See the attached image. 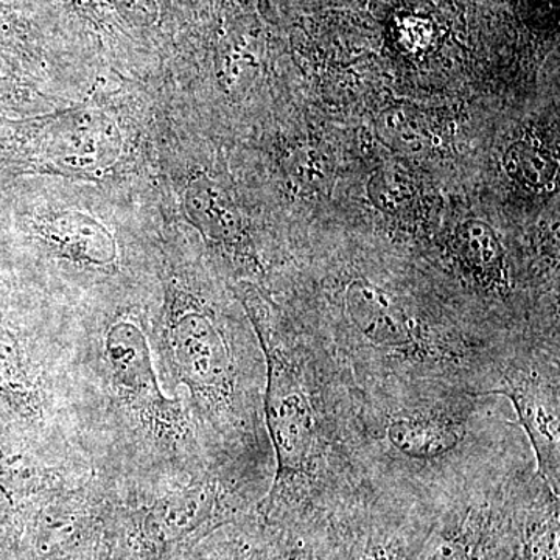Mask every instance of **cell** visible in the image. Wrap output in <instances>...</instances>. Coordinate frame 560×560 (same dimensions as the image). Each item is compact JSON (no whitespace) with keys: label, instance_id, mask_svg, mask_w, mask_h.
Returning a JSON list of instances; mask_svg holds the SVG:
<instances>
[{"label":"cell","instance_id":"obj_1","mask_svg":"<svg viewBox=\"0 0 560 560\" xmlns=\"http://www.w3.org/2000/svg\"><path fill=\"white\" fill-rule=\"evenodd\" d=\"M267 360L265 419L275 447L278 471L267 499L261 501L260 522L270 521L289 497L291 485L311 466L316 422L301 383L283 353L275 348L267 329L254 319Z\"/></svg>","mask_w":560,"mask_h":560},{"label":"cell","instance_id":"obj_2","mask_svg":"<svg viewBox=\"0 0 560 560\" xmlns=\"http://www.w3.org/2000/svg\"><path fill=\"white\" fill-rule=\"evenodd\" d=\"M105 370L117 399L158 440L180 442L189 433L180 400L162 393L149 338L131 320H117L105 337Z\"/></svg>","mask_w":560,"mask_h":560},{"label":"cell","instance_id":"obj_3","mask_svg":"<svg viewBox=\"0 0 560 560\" xmlns=\"http://www.w3.org/2000/svg\"><path fill=\"white\" fill-rule=\"evenodd\" d=\"M164 355L178 383L202 410L223 404L234 386V360L226 338L210 316L175 307L164 331Z\"/></svg>","mask_w":560,"mask_h":560},{"label":"cell","instance_id":"obj_4","mask_svg":"<svg viewBox=\"0 0 560 560\" xmlns=\"http://www.w3.org/2000/svg\"><path fill=\"white\" fill-rule=\"evenodd\" d=\"M510 397L536 452L539 471L552 495H559V411L550 393L528 381L508 382L493 390Z\"/></svg>","mask_w":560,"mask_h":560},{"label":"cell","instance_id":"obj_5","mask_svg":"<svg viewBox=\"0 0 560 560\" xmlns=\"http://www.w3.org/2000/svg\"><path fill=\"white\" fill-rule=\"evenodd\" d=\"M346 307L357 329L375 345L401 348L412 340L411 320L404 307L366 280L352 282Z\"/></svg>","mask_w":560,"mask_h":560},{"label":"cell","instance_id":"obj_6","mask_svg":"<svg viewBox=\"0 0 560 560\" xmlns=\"http://www.w3.org/2000/svg\"><path fill=\"white\" fill-rule=\"evenodd\" d=\"M390 444L415 459H431L453 451L463 440V429L451 420L399 419L388 427Z\"/></svg>","mask_w":560,"mask_h":560},{"label":"cell","instance_id":"obj_7","mask_svg":"<svg viewBox=\"0 0 560 560\" xmlns=\"http://www.w3.org/2000/svg\"><path fill=\"white\" fill-rule=\"evenodd\" d=\"M455 250L467 270L485 285L503 283L504 253L495 232L478 220H467L455 231Z\"/></svg>","mask_w":560,"mask_h":560},{"label":"cell","instance_id":"obj_8","mask_svg":"<svg viewBox=\"0 0 560 560\" xmlns=\"http://www.w3.org/2000/svg\"><path fill=\"white\" fill-rule=\"evenodd\" d=\"M54 238L73 259L94 265H108L116 259L113 238L92 221H62L61 226L54 231Z\"/></svg>","mask_w":560,"mask_h":560},{"label":"cell","instance_id":"obj_9","mask_svg":"<svg viewBox=\"0 0 560 560\" xmlns=\"http://www.w3.org/2000/svg\"><path fill=\"white\" fill-rule=\"evenodd\" d=\"M0 390L16 404L31 408L38 397L31 364L16 338L0 327Z\"/></svg>","mask_w":560,"mask_h":560},{"label":"cell","instance_id":"obj_10","mask_svg":"<svg viewBox=\"0 0 560 560\" xmlns=\"http://www.w3.org/2000/svg\"><path fill=\"white\" fill-rule=\"evenodd\" d=\"M503 164L512 178L530 189H545L555 180L556 164L550 154L526 140L506 151Z\"/></svg>","mask_w":560,"mask_h":560},{"label":"cell","instance_id":"obj_11","mask_svg":"<svg viewBox=\"0 0 560 560\" xmlns=\"http://www.w3.org/2000/svg\"><path fill=\"white\" fill-rule=\"evenodd\" d=\"M261 526V525H260ZM241 560H318L312 547L300 537L261 526L250 534L248 548Z\"/></svg>","mask_w":560,"mask_h":560},{"label":"cell","instance_id":"obj_12","mask_svg":"<svg viewBox=\"0 0 560 560\" xmlns=\"http://www.w3.org/2000/svg\"><path fill=\"white\" fill-rule=\"evenodd\" d=\"M201 220L205 230L213 238L230 241L238 232V221L235 213L232 212L230 201L213 187H206L201 190Z\"/></svg>","mask_w":560,"mask_h":560},{"label":"cell","instance_id":"obj_13","mask_svg":"<svg viewBox=\"0 0 560 560\" xmlns=\"http://www.w3.org/2000/svg\"><path fill=\"white\" fill-rule=\"evenodd\" d=\"M248 544V530H232L231 534L202 541L190 560H241Z\"/></svg>","mask_w":560,"mask_h":560},{"label":"cell","instance_id":"obj_14","mask_svg":"<svg viewBox=\"0 0 560 560\" xmlns=\"http://www.w3.org/2000/svg\"><path fill=\"white\" fill-rule=\"evenodd\" d=\"M127 2V0H124ZM130 7H135V10H142L143 14L151 16V2L150 0H131Z\"/></svg>","mask_w":560,"mask_h":560},{"label":"cell","instance_id":"obj_15","mask_svg":"<svg viewBox=\"0 0 560 560\" xmlns=\"http://www.w3.org/2000/svg\"><path fill=\"white\" fill-rule=\"evenodd\" d=\"M69 2H72L73 5L81 7V9H88V7H91L92 0H69Z\"/></svg>","mask_w":560,"mask_h":560}]
</instances>
